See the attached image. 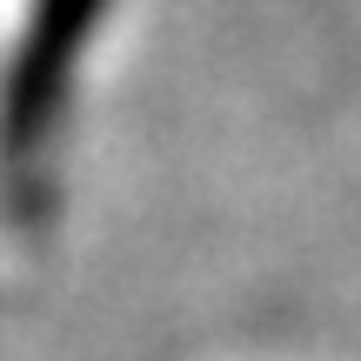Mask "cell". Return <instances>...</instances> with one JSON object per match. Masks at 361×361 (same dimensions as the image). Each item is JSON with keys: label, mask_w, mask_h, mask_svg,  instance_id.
<instances>
[{"label": "cell", "mask_w": 361, "mask_h": 361, "mask_svg": "<svg viewBox=\"0 0 361 361\" xmlns=\"http://www.w3.org/2000/svg\"><path fill=\"white\" fill-rule=\"evenodd\" d=\"M107 0H27L0 54V214L34 221L47 207V154L74 94V67Z\"/></svg>", "instance_id": "cell-1"}]
</instances>
